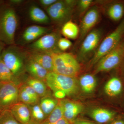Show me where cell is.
I'll list each match as a JSON object with an SVG mask.
<instances>
[{"label": "cell", "instance_id": "1", "mask_svg": "<svg viewBox=\"0 0 124 124\" xmlns=\"http://www.w3.org/2000/svg\"><path fill=\"white\" fill-rule=\"evenodd\" d=\"M45 82L57 98L74 95L79 90V84L75 77L63 75L54 72H49Z\"/></svg>", "mask_w": 124, "mask_h": 124}, {"label": "cell", "instance_id": "2", "mask_svg": "<svg viewBox=\"0 0 124 124\" xmlns=\"http://www.w3.org/2000/svg\"><path fill=\"white\" fill-rule=\"evenodd\" d=\"M18 24L17 16L14 9L4 4L0 8V40L6 45H14Z\"/></svg>", "mask_w": 124, "mask_h": 124}, {"label": "cell", "instance_id": "3", "mask_svg": "<svg viewBox=\"0 0 124 124\" xmlns=\"http://www.w3.org/2000/svg\"><path fill=\"white\" fill-rule=\"evenodd\" d=\"M51 55L54 72L72 77H75L79 72L80 64L72 54L62 52L52 53Z\"/></svg>", "mask_w": 124, "mask_h": 124}, {"label": "cell", "instance_id": "4", "mask_svg": "<svg viewBox=\"0 0 124 124\" xmlns=\"http://www.w3.org/2000/svg\"><path fill=\"white\" fill-rule=\"evenodd\" d=\"M1 58L4 63L18 78L26 70L24 60L26 58V52L14 45L5 47Z\"/></svg>", "mask_w": 124, "mask_h": 124}, {"label": "cell", "instance_id": "5", "mask_svg": "<svg viewBox=\"0 0 124 124\" xmlns=\"http://www.w3.org/2000/svg\"><path fill=\"white\" fill-rule=\"evenodd\" d=\"M124 35V18L115 29L100 43L93 55L92 64H96L102 57L113 50L121 42Z\"/></svg>", "mask_w": 124, "mask_h": 124}, {"label": "cell", "instance_id": "6", "mask_svg": "<svg viewBox=\"0 0 124 124\" xmlns=\"http://www.w3.org/2000/svg\"><path fill=\"white\" fill-rule=\"evenodd\" d=\"M77 1L72 0H57L46 9L51 20L59 24H64L70 20Z\"/></svg>", "mask_w": 124, "mask_h": 124}, {"label": "cell", "instance_id": "7", "mask_svg": "<svg viewBox=\"0 0 124 124\" xmlns=\"http://www.w3.org/2000/svg\"><path fill=\"white\" fill-rule=\"evenodd\" d=\"M124 57V41H121L113 50L97 63L95 73L109 71L118 67Z\"/></svg>", "mask_w": 124, "mask_h": 124}, {"label": "cell", "instance_id": "8", "mask_svg": "<svg viewBox=\"0 0 124 124\" xmlns=\"http://www.w3.org/2000/svg\"><path fill=\"white\" fill-rule=\"evenodd\" d=\"M60 37L57 32L47 33L36 40L28 45L29 50L48 53H57L61 52L58 48V41Z\"/></svg>", "mask_w": 124, "mask_h": 124}, {"label": "cell", "instance_id": "9", "mask_svg": "<svg viewBox=\"0 0 124 124\" xmlns=\"http://www.w3.org/2000/svg\"><path fill=\"white\" fill-rule=\"evenodd\" d=\"M102 35L101 29L91 30L85 36L80 47L78 57L81 60H85L94 54L100 44Z\"/></svg>", "mask_w": 124, "mask_h": 124}, {"label": "cell", "instance_id": "10", "mask_svg": "<svg viewBox=\"0 0 124 124\" xmlns=\"http://www.w3.org/2000/svg\"><path fill=\"white\" fill-rule=\"evenodd\" d=\"M21 85L13 82H1L0 86V111L9 109L19 102V94Z\"/></svg>", "mask_w": 124, "mask_h": 124}, {"label": "cell", "instance_id": "11", "mask_svg": "<svg viewBox=\"0 0 124 124\" xmlns=\"http://www.w3.org/2000/svg\"><path fill=\"white\" fill-rule=\"evenodd\" d=\"M99 18V12L96 7L89 9L84 16L81 23L80 38L84 39L85 36L97 24Z\"/></svg>", "mask_w": 124, "mask_h": 124}, {"label": "cell", "instance_id": "12", "mask_svg": "<svg viewBox=\"0 0 124 124\" xmlns=\"http://www.w3.org/2000/svg\"><path fill=\"white\" fill-rule=\"evenodd\" d=\"M59 102L62 110L63 117L70 123L83 110L82 104L68 99H62Z\"/></svg>", "mask_w": 124, "mask_h": 124}, {"label": "cell", "instance_id": "13", "mask_svg": "<svg viewBox=\"0 0 124 124\" xmlns=\"http://www.w3.org/2000/svg\"><path fill=\"white\" fill-rule=\"evenodd\" d=\"M27 57L38 63L49 72H53L52 53L31 51H26Z\"/></svg>", "mask_w": 124, "mask_h": 124}, {"label": "cell", "instance_id": "14", "mask_svg": "<svg viewBox=\"0 0 124 124\" xmlns=\"http://www.w3.org/2000/svg\"><path fill=\"white\" fill-rule=\"evenodd\" d=\"M14 117L22 124H28L31 120V113L29 106L19 102L10 108Z\"/></svg>", "mask_w": 124, "mask_h": 124}, {"label": "cell", "instance_id": "15", "mask_svg": "<svg viewBox=\"0 0 124 124\" xmlns=\"http://www.w3.org/2000/svg\"><path fill=\"white\" fill-rule=\"evenodd\" d=\"M26 70L31 77L45 82L49 72L36 62L27 57L25 63Z\"/></svg>", "mask_w": 124, "mask_h": 124}, {"label": "cell", "instance_id": "16", "mask_svg": "<svg viewBox=\"0 0 124 124\" xmlns=\"http://www.w3.org/2000/svg\"><path fill=\"white\" fill-rule=\"evenodd\" d=\"M104 91L107 95L111 98L118 97L124 91L122 80L118 77L111 78L104 86Z\"/></svg>", "mask_w": 124, "mask_h": 124}, {"label": "cell", "instance_id": "17", "mask_svg": "<svg viewBox=\"0 0 124 124\" xmlns=\"http://www.w3.org/2000/svg\"><path fill=\"white\" fill-rule=\"evenodd\" d=\"M117 113L115 111L102 108H94L90 112V116L96 122L105 124L115 119Z\"/></svg>", "mask_w": 124, "mask_h": 124}, {"label": "cell", "instance_id": "18", "mask_svg": "<svg viewBox=\"0 0 124 124\" xmlns=\"http://www.w3.org/2000/svg\"><path fill=\"white\" fill-rule=\"evenodd\" d=\"M29 16L33 22L38 23L48 24L51 21L48 16L41 9L36 6H32L30 8Z\"/></svg>", "mask_w": 124, "mask_h": 124}, {"label": "cell", "instance_id": "19", "mask_svg": "<svg viewBox=\"0 0 124 124\" xmlns=\"http://www.w3.org/2000/svg\"><path fill=\"white\" fill-rule=\"evenodd\" d=\"M25 84L32 87L40 98L48 95V87L46 82L41 80L36 79L30 76L26 80Z\"/></svg>", "mask_w": 124, "mask_h": 124}, {"label": "cell", "instance_id": "20", "mask_svg": "<svg viewBox=\"0 0 124 124\" xmlns=\"http://www.w3.org/2000/svg\"><path fill=\"white\" fill-rule=\"evenodd\" d=\"M58 103L57 100L48 95L40 98L39 104L47 117L54 110Z\"/></svg>", "mask_w": 124, "mask_h": 124}, {"label": "cell", "instance_id": "21", "mask_svg": "<svg viewBox=\"0 0 124 124\" xmlns=\"http://www.w3.org/2000/svg\"><path fill=\"white\" fill-rule=\"evenodd\" d=\"M0 82H13L19 85L22 84L20 82L19 78L14 75L2 60L0 61Z\"/></svg>", "mask_w": 124, "mask_h": 124}, {"label": "cell", "instance_id": "22", "mask_svg": "<svg viewBox=\"0 0 124 124\" xmlns=\"http://www.w3.org/2000/svg\"><path fill=\"white\" fill-rule=\"evenodd\" d=\"M61 31L65 38L75 39L77 38L79 34L80 29L75 23L69 20L63 24Z\"/></svg>", "mask_w": 124, "mask_h": 124}, {"label": "cell", "instance_id": "23", "mask_svg": "<svg viewBox=\"0 0 124 124\" xmlns=\"http://www.w3.org/2000/svg\"><path fill=\"white\" fill-rule=\"evenodd\" d=\"M107 13L109 18L115 22L121 20L124 15V6L120 2H115L108 7Z\"/></svg>", "mask_w": 124, "mask_h": 124}, {"label": "cell", "instance_id": "24", "mask_svg": "<svg viewBox=\"0 0 124 124\" xmlns=\"http://www.w3.org/2000/svg\"><path fill=\"white\" fill-rule=\"evenodd\" d=\"M79 82L82 90L87 93L93 91L97 84L95 77L91 74H86L82 76L80 78Z\"/></svg>", "mask_w": 124, "mask_h": 124}, {"label": "cell", "instance_id": "25", "mask_svg": "<svg viewBox=\"0 0 124 124\" xmlns=\"http://www.w3.org/2000/svg\"><path fill=\"white\" fill-rule=\"evenodd\" d=\"M31 113L30 122L41 124L46 117L41 108L39 103L33 105H29Z\"/></svg>", "mask_w": 124, "mask_h": 124}, {"label": "cell", "instance_id": "26", "mask_svg": "<svg viewBox=\"0 0 124 124\" xmlns=\"http://www.w3.org/2000/svg\"><path fill=\"white\" fill-rule=\"evenodd\" d=\"M63 117L62 110L59 102L54 110L41 124H55Z\"/></svg>", "mask_w": 124, "mask_h": 124}, {"label": "cell", "instance_id": "27", "mask_svg": "<svg viewBox=\"0 0 124 124\" xmlns=\"http://www.w3.org/2000/svg\"><path fill=\"white\" fill-rule=\"evenodd\" d=\"M0 124H22L14 117L9 109L0 111Z\"/></svg>", "mask_w": 124, "mask_h": 124}, {"label": "cell", "instance_id": "28", "mask_svg": "<svg viewBox=\"0 0 124 124\" xmlns=\"http://www.w3.org/2000/svg\"><path fill=\"white\" fill-rule=\"evenodd\" d=\"M21 85L19 87V102H22L28 105H33L39 103V102L35 100L27 93L23 88Z\"/></svg>", "mask_w": 124, "mask_h": 124}, {"label": "cell", "instance_id": "29", "mask_svg": "<svg viewBox=\"0 0 124 124\" xmlns=\"http://www.w3.org/2000/svg\"><path fill=\"white\" fill-rule=\"evenodd\" d=\"M49 29L46 27L33 25L30 26L25 29L23 35H27L29 34H39L44 35L48 33Z\"/></svg>", "mask_w": 124, "mask_h": 124}, {"label": "cell", "instance_id": "30", "mask_svg": "<svg viewBox=\"0 0 124 124\" xmlns=\"http://www.w3.org/2000/svg\"><path fill=\"white\" fill-rule=\"evenodd\" d=\"M72 45L71 42L67 38H60L58 41V48L60 51H65L69 49Z\"/></svg>", "mask_w": 124, "mask_h": 124}, {"label": "cell", "instance_id": "31", "mask_svg": "<svg viewBox=\"0 0 124 124\" xmlns=\"http://www.w3.org/2000/svg\"><path fill=\"white\" fill-rule=\"evenodd\" d=\"M21 86L29 95L39 102L40 98L32 87L25 84H22Z\"/></svg>", "mask_w": 124, "mask_h": 124}, {"label": "cell", "instance_id": "32", "mask_svg": "<svg viewBox=\"0 0 124 124\" xmlns=\"http://www.w3.org/2000/svg\"><path fill=\"white\" fill-rule=\"evenodd\" d=\"M78 6L80 11L83 12L88 9L92 4V0H80L78 1Z\"/></svg>", "mask_w": 124, "mask_h": 124}, {"label": "cell", "instance_id": "33", "mask_svg": "<svg viewBox=\"0 0 124 124\" xmlns=\"http://www.w3.org/2000/svg\"><path fill=\"white\" fill-rule=\"evenodd\" d=\"M43 35L39 34H29L23 35V39L24 41L28 42L35 41Z\"/></svg>", "mask_w": 124, "mask_h": 124}, {"label": "cell", "instance_id": "34", "mask_svg": "<svg viewBox=\"0 0 124 124\" xmlns=\"http://www.w3.org/2000/svg\"><path fill=\"white\" fill-rule=\"evenodd\" d=\"M57 0H40V4L43 7L46 8H48L57 1Z\"/></svg>", "mask_w": 124, "mask_h": 124}, {"label": "cell", "instance_id": "35", "mask_svg": "<svg viewBox=\"0 0 124 124\" xmlns=\"http://www.w3.org/2000/svg\"><path fill=\"white\" fill-rule=\"evenodd\" d=\"M110 124H124V117H121L116 119Z\"/></svg>", "mask_w": 124, "mask_h": 124}, {"label": "cell", "instance_id": "36", "mask_svg": "<svg viewBox=\"0 0 124 124\" xmlns=\"http://www.w3.org/2000/svg\"><path fill=\"white\" fill-rule=\"evenodd\" d=\"M55 124H71V123L64 117H63Z\"/></svg>", "mask_w": 124, "mask_h": 124}, {"label": "cell", "instance_id": "37", "mask_svg": "<svg viewBox=\"0 0 124 124\" xmlns=\"http://www.w3.org/2000/svg\"><path fill=\"white\" fill-rule=\"evenodd\" d=\"M119 67H120L121 74L122 78L124 79V57Z\"/></svg>", "mask_w": 124, "mask_h": 124}, {"label": "cell", "instance_id": "38", "mask_svg": "<svg viewBox=\"0 0 124 124\" xmlns=\"http://www.w3.org/2000/svg\"><path fill=\"white\" fill-rule=\"evenodd\" d=\"M6 45L0 40V61L1 60V54L2 51L5 48Z\"/></svg>", "mask_w": 124, "mask_h": 124}, {"label": "cell", "instance_id": "39", "mask_svg": "<svg viewBox=\"0 0 124 124\" xmlns=\"http://www.w3.org/2000/svg\"><path fill=\"white\" fill-rule=\"evenodd\" d=\"M24 0H10L9 2L12 4L16 5L20 4Z\"/></svg>", "mask_w": 124, "mask_h": 124}, {"label": "cell", "instance_id": "40", "mask_svg": "<svg viewBox=\"0 0 124 124\" xmlns=\"http://www.w3.org/2000/svg\"><path fill=\"white\" fill-rule=\"evenodd\" d=\"M73 124H94L91 122L85 121H78L73 122Z\"/></svg>", "mask_w": 124, "mask_h": 124}, {"label": "cell", "instance_id": "41", "mask_svg": "<svg viewBox=\"0 0 124 124\" xmlns=\"http://www.w3.org/2000/svg\"><path fill=\"white\" fill-rule=\"evenodd\" d=\"M4 1L0 0V8L2 6V5L4 4Z\"/></svg>", "mask_w": 124, "mask_h": 124}, {"label": "cell", "instance_id": "42", "mask_svg": "<svg viewBox=\"0 0 124 124\" xmlns=\"http://www.w3.org/2000/svg\"><path fill=\"white\" fill-rule=\"evenodd\" d=\"M36 124V123H33V122H29V124Z\"/></svg>", "mask_w": 124, "mask_h": 124}, {"label": "cell", "instance_id": "43", "mask_svg": "<svg viewBox=\"0 0 124 124\" xmlns=\"http://www.w3.org/2000/svg\"><path fill=\"white\" fill-rule=\"evenodd\" d=\"M1 84V82H0V86Z\"/></svg>", "mask_w": 124, "mask_h": 124}, {"label": "cell", "instance_id": "44", "mask_svg": "<svg viewBox=\"0 0 124 124\" xmlns=\"http://www.w3.org/2000/svg\"></svg>", "mask_w": 124, "mask_h": 124}]
</instances>
